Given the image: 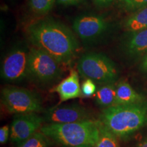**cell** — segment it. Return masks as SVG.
<instances>
[{
  "label": "cell",
  "instance_id": "1",
  "mask_svg": "<svg viewBox=\"0 0 147 147\" xmlns=\"http://www.w3.org/2000/svg\"><path fill=\"white\" fill-rule=\"evenodd\" d=\"M27 34L35 47L50 54L60 63H69L78 48L72 32L63 24L52 19L32 24Z\"/></svg>",
  "mask_w": 147,
  "mask_h": 147
},
{
  "label": "cell",
  "instance_id": "2",
  "mask_svg": "<svg viewBox=\"0 0 147 147\" xmlns=\"http://www.w3.org/2000/svg\"><path fill=\"white\" fill-rule=\"evenodd\" d=\"M100 121L117 138H128L147 124V102L106 108Z\"/></svg>",
  "mask_w": 147,
  "mask_h": 147
},
{
  "label": "cell",
  "instance_id": "3",
  "mask_svg": "<svg viewBox=\"0 0 147 147\" xmlns=\"http://www.w3.org/2000/svg\"><path fill=\"white\" fill-rule=\"evenodd\" d=\"M100 121L87 120L69 123H48L40 131L64 146H93L100 137Z\"/></svg>",
  "mask_w": 147,
  "mask_h": 147
},
{
  "label": "cell",
  "instance_id": "4",
  "mask_svg": "<svg viewBox=\"0 0 147 147\" xmlns=\"http://www.w3.org/2000/svg\"><path fill=\"white\" fill-rule=\"evenodd\" d=\"M79 74L97 83H114L118 78V70L114 62L101 53H89L80 57L77 65Z\"/></svg>",
  "mask_w": 147,
  "mask_h": 147
},
{
  "label": "cell",
  "instance_id": "5",
  "mask_svg": "<svg viewBox=\"0 0 147 147\" xmlns=\"http://www.w3.org/2000/svg\"><path fill=\"white\" fill-rule=\"evenodd\" d=\"M1 104L10 113H38L42 110V102L36 93L28 89L6 87L1 91Z\"/></svg>",
  "mask_w": 147,
  "mask_h": 147
},
{
  "label": "cell",
  "instance_id": "6",
  "mask_svg": "<svg viewBox=\"0 0 147 147\" xmlns=\"http://www.w3.org/2000/svg\"><path fill=\"white\" fill-rule=\"evenodd\" d=\"M60 63L53 56L39 48L30 49L28 54V74L34 80L48 83L60 76Z\"/></svg>",
  "mask_w": 147,
  "mask_h": 147
},
{
  "label": "cell",
  "instance_id": "7",
  "mask_svg": "<svg viewBox=\"0 0 147 147\" xmlns=\"http://www.w3.org/2000/svg\"><path fill=\"white\" fill-rule=\"evenodd\" d=\"M91 116L89 110L84 106L72 104L48 108L42 117L48 123H69L90 120Z\"/></svg>",
  "mask_w": 147,
  "mask_h": 147
},
{
  "label": "cell",
  "instance_id": "8",
  "mask_svg": "<svg viewBox=\"0 0 147 147\" xmlns=\"http://www.w3.org/2000/svg\"><path fill=\"white\" fill-rule=\"evenodd\" d=\"M42 116L37 113L18 114L14 117L10 127V140L14 144H21L42 127Z\"/></svg>",
  "mask_w": 147,
  "mask_h": 147
},
{
  "label": "cell",
  "instance_id": "9",
  "mask_svg": "<svg viewBox=\"0 0 147 147\" xmlns=\"http://www.w3.org/2000/svg\"><path fill=\"white\" fill-rule=\"evenodd\" d=\"M28 54L23 49H15L3 60L1 76L9 82L21 80L28 74Z\"/></svg>",
  "mask_w": 147,
  "mask_h": 147
},
{
  "label": "cell",
  "instance_id": "10",
  "mask_svg": "<svg viewBox=\"0 0 147 147\" xmlns=\"http://www.w3.org/2000/svg\"><path fill=\"white\" fill-rule=\"evenodd\" d=\"M108 23L105 18L98 15H85L74 21L73 28L83 40H93L102 36L107 30Z\"/></svg>",
  "mask_w": 147,
  "mask_h": 147
},
{
  "label": "cell",
  "instance_id": "11",
  "mask_svg": "<svg viewBox=\"0 0 147 147\" xmlns=\"http://www.w3.org/2000/svg\"><path fill=\"white\" fill-rule=\"evenodd\" d=\"M59 95L60 102H66L77 97H82L78 74L74 69L71 70L69 76L51 90Z\"/></svg>",
  "mask_w": 147,
  "mask_h": 147
},
{
  "label": "cell",
  "instance_id": "12",
  "mask_svg": "<svg viewBox=\"0 0 147 147\" xmlns=\"http://www.w3.org/2000/svg\"><path fill=\"white\" fill-rule=\"evenodd\" d=\"M124 50L131 57H138L147 53V28L130 32L125 41Z\"/></svg>",
  "mask_w": 147,
  "mask_h": 147
},
{
  "label": "cell",
  "instance_id": "13",
  "mask_svg": "<svg viewBox=\"0 0 147 147\" xmlns=\"http://www.w3.org/2000/svg\"><path fill=\"white\" fill-rule=\"evenodd\" d=\"M144 101V97L136 91L127 82L121 80L116 87V100L114 106L128 105Z\"/></svg>",
  "mask_w": 147,
  "mask_h": 147
},
{
  "label": "cell",
  "instance_id": "14",
  "mask_svg": "<svg viewBox=\"0 0 147 147\" xmlns=\"http://www.w3.org/2000/svg\"><path fill=\"white\" fill-rule=\"evenodd\" d=\"M124 27L129 32L147 28V6L134 12L125 21Z\"/></svg>",
  "mask_w": 147,
  "mask_h": 147
},
{
  "label": "cell",
  "instance_id": "15",
  "mask_svg": "<svg viewBox=\"0 0 147 147\" xmlns=\"http://www.w3.org/2000/svg\"><path fill=\"white\" fill-rule=\"evenodd\" d=\"M116 100V87L113 83L104 84L97 90L95 102L101 107L108 108L114 106Z\"/></svg>",
  "mask_w": 147,
  "mask_h": 147
},
{
  "label": "cell",
  "instance_id": "16",
  "mask_svg": "<svg viewBox=\"0 0 147 147\" xmlns=\"http://www.w3.org/2000/svg\"><path fill=\"white\" fill-rule=\"evenodd\" d=\"M94 147H119L117 137L102 123L100 126V137Z\"/></svg>",
  "mask_w": 147,
  "mask_h": 147
},
{
  "label": "cell",
  "instance_id": "17",
  "mask_svg": "<svg viewBox=\"0 0 147 147\" xmlns=\"http://www.w3.org/2000/svg\"><path fill=\"white\" fill-rule=\"evenodd\" d=\"M17 147H50L49 138L41 131H37Z\"/></svg>",
  "mask_w": 147,
  "mask_h": 147
},
{
  "label": "cell",
  "instance_id": "18",
  "mask_svg": "<svg viewBox=\"0 0 147 147\" xmlns=\"http://www.w3.org/2000/svg\"><path fill=\"white\" fill-rule=\"evenodd\" d=\"M56 0H29V6L34 12L47 14L51 10Z\"/></svg>",
  "mask_w": 147,
  "mask_h": 147
},
{
  "label": "cell",
  "instance_id": "19",
  "mask_svg": "<svg viewBox=\"0 0 147 147\" xmlns=\"http://www.w3.org/2000/svg\"><path fill=\"white\" fill-rule=\"evenodd\" d=\"M121 5L129 12H135L147 6V0H121Z\"/></svg>",
  "mask_w": 147,
  "mask_h": 147
},
{
  "label": "cell",
  "instance_id": "20",
  "mask_svg": "<svg viewBox=\"0 0 147 147\" xmlns=\"http://www.w3.org/2000/svg\"><path fill=\"white\" fill-rule=\"evenodd\" d=\"M82 96L89 97L94 95L97 92V87L95 82L89 78H86L81 86Z\"/></svg>",
  "mask_w": 147,
  "mask_h": 147
},
{
  "label": "cell",
  "instance_id": "21",
  "mask_svg": "<svg viewBox=\"0 0 147 147\" xmlns=\"http://www.w3.org/2000/svg\"><path fill=\"white\" fill-rule=\"evenodd\" d=\"M10 136V129L8 125H4L0 129V143L1 144L6 143Z\"/></svg>",
  "mask_w": 147,
  "mask_h": 147
},
{
  "label": "cell",
  "instance_id": "22",
  "mask_svg": "<svg viewBox=\"0 0 147 147\" xmlns=\"http://www.w3.org/2000/svg\"><path fill=\"white\" fill-rule=\"evenodd\" d=\"M57 3L63 5H73L80 3L82 0H56Z\"/></svg>",
  "mask_w": 147,
  "mask_h": 147
},
{
  "label": "cell",
  "instance_id": "23",
  "mask_svg": "<svg viewBox=\"0 0 147 147\" xmlns=\"http://www.w3.org/2000/svg\"><path fill=\"white\" fill-rule=\"evenodd\" d=\"M140 69L142 72H143L144 74L147 75V53L145 55V56L143 58L142 63L140 64Z\"/></svg>",
  "mask_w": 147,
  "mask_h": 147
},
{
  "label": "cell",
  "instance_id": "24",
  "mask_svg": "<svg viewBox=\"0 0 147 147\" xmlns=\"http://www.w3.org/2000/svg\"><path fill=\"white\" fill-rule=\"evenodd\" d=\"M95 1L100 6H107L113 2V0H95Z\"/></svg>",
  "mask_w": 147,
  "mask_h": 147
},
{
  "label": "cell",
  "instance_id": "25",
  "mask_svg": "<svg viewBox=\"0 0 147 147\" xmlns=\"http://www.w3.org/2000/svg\"><path fill=\"white\" fill-rule=\"evenodd\" d=\"M137 147H147V136L143 138L137 144Z\"/></svg>",
  "mask_w": 147,
  "mask_h": 147
},
{
  "label": "cell",
  "instance_id": "26",
  "mask_svg": "<svg viewBox=\"0 0 147 147\" xmlns=\"http://www.w3.org/2000/svg\"><path fill=\"white\" fill-rule=\"evenodd\" d=\"M64 147H94L93 146H89V145H87V146H64Z\"/></svg>",
  "mask_w": 147,
  "mask_h": 147
},
{
  "label": "cell",
  "instance_id": "27",
  "mask_svg": "<svg viewBox=\"0 0 147 147\" xmlns=\"http://www.w3.org/2000/svg\"><path fill=\"white\" fill-rule=\"evenodd\" d=\"M119 1H121V0H119Z\"/></svg>",
  "mask_w": 147,
  "mask_h": 147
}]
</instances>
